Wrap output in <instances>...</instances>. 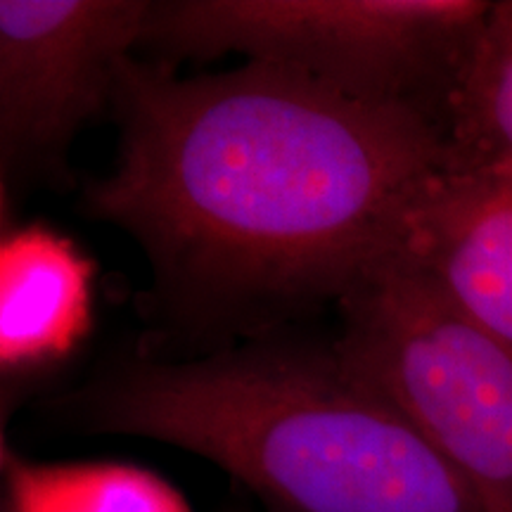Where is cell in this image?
Wrapping results in <instances>:
<instances>
[{
    "label": "cell",
    "mask_w": 512,
    "mask_h": 512,
    "mask_svg": "<svg viewBox=\"0 0 512 512\" xmlns=\"http://www.w3.org/2000/svg\"><path fill=\"white\" fill-rule=\"evenodd\" d=\"M119 152L83 209L143 249L166 318L195 335H268L399 254L415 197L451 162L444 124L268 64L219 74L131 57Z\"/></svg>",
    "instance_id": "6da1fadb"
},
{
    "label": "cell",
    "mask_w": 512,
    "mask_h": 512,
    "mask_svg": "<svg viewBox=\"0 0 512 512\" xmlns=\"http://www.w3.org/2000/svg\"><path fill=\"white\" fill-rule=\"evenodd\" d=\"M50 408L72 432L209 460L264 512H489L335 342L261 335L204 356H136Z\"/></svg>",
    "instance_id": "7a4b0ae2"
},
{
    "label": "cell",
    "mask_w": 512,
    "mask_h": 512,
    "mask_svg": "<svg viewBox=\"0 0 512 512\" xmlns=\"http://www.w3.org/2000/svg\"><path fill=\"white\" fill-rule=\"evenodd\" d=\"M482 0H162L140 53L176 69L240 55L382 105L441 119Z\"/></svg>",
    "instance_id": "3957f363"
},
{
    "label": "cell",
    "mask_w": 512,
    "mask_h": 512,
    "mask_svg": "<svg viewBox=\"0 0 512 512\" xmlns=\"http://www.w3.org/2000/svg\"><path fill=\"white\" fill-rule=\"evenodd\" d=\"M335 347L489 512H512V347L394 256L342 304Z\"/></svg>",
    "instance_id": "277c9868"
},
{
    "label": "cell",
    "mask_w": 512,
    "mask_h": 512,
    "mask_svg": "<svg viewBox=\"0 0 512 512\" xmlns=\"http://www.w3.org/2000/svg\"><path fill=\"white\" fill-rule=\"evenodd\" d=\"M150 0H0V181L64 178L76 133L114 107Z\"/></svg>",
    "instance_id": "5b68a950"
},
{
    "label": "cell",
    "mask_w": 512,
    "mask_h": 512,
    "mask_svg": "<svg viewBox=\"0 0 512 512\" xmlns=\"http://www.w3.org/2000/svg\"><path fill=\"white\" fill-rule=\"evenodd\" d=\"M396 256L512 347V171L453 152L408 209Z\"/></svg>",
    "instance_id": "8992f818"
},
{
    "label": "cell",
    "mask_w": 512,
    "mask_h": 512,
    "mask_svg": "<svg viewBox=\"0 0 512 512\" xmlns=\"http://www.w3.org/2000/svg\"><path fill=\"white\" fill-rule=\"evenodd\" d=\"M93 318V264L46 226L12 228L0 242V370L22 382L60 363Z\"/></svg>",
    "instance_id": "52a82bcc"
},
{
    "label": "cell",
    "mask_w": 512,
    "mask_h": 512,
    "mask_svg": "<svg viewBox=\"0 0 512 512\" xmlns=\"http://www.w3.org/2000/svg\"><path fill=\"white\" fill-rule=\"evenodd\" d=\"M3 512H192L174 484L131 463H38L0 448Z\"/></svg>",
    "instance_id": "ba28073f"
},
{
    "label": "cell",
    "mask_w": 512,
    "mask_h": 512,
    "mask_svg": "<svg viewBox=\"0 0 512 512\" xmlns=\"http://www.w3.org/2000/svg\"><path fill=\"white\" fill-rule=\"evenodd\" d=\"M458 157L512 171V0L491 3L441 114Z\"/></svg>",
    "instance_id": "9c48e42d"
},
{
    "label": "cell",
    "mask_w": 512,
    "mask_h": 512,
    "mask_svg": "<svg viewBox=\"0 0 512 512\" xmlns=\"http://www.w3.org/2000/svg\"><path fill=\"white\" fill-rule=\"evenodd\" d=\"M226 512H249L245 508H226Z\"/></svg>",
    "instance_id": "30bf717a"
}]
</instances>
